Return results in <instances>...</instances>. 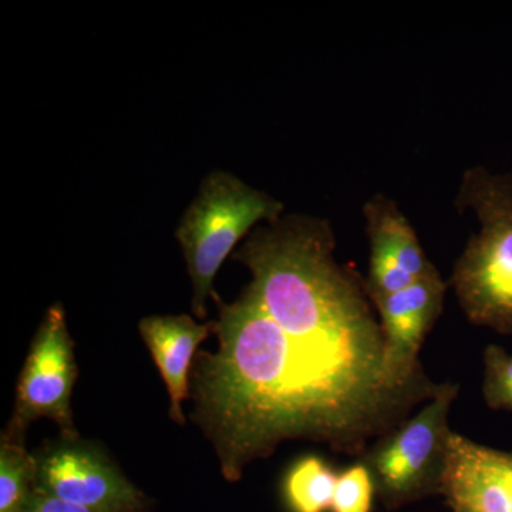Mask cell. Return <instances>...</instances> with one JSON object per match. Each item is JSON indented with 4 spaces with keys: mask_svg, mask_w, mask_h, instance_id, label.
I'll return each mask as SVG.
<instances>
[{
    "mask_svg": "<svg viewBox=\"0 0 512 512\" xmlns=\"http://www.w3.org/2000/svg\"><path fill=\"white\" fill-rule=\"evenodd\" d=\"M215 302L218 348L195 360L192 394L228 480L285 441L362 458L439 392L393 365L365 279L335 259L266 266Z\"/></svg>",
    "mask_w": 512,
    "mask_h": 512,
    "instance_id": "6da1fadb",
    "label": "cell"
},
{
    "mask_svg": "<svg viewBox=\"0 0 512 512\" xmlns=\"http://www.w3.org/2000/svg\"><path fill=\"white\" fill-rule=\"evenodd\" d=\"M456 207L473 212L480 229L454 262L448 288L471 325L512 336V171L468 168Z\"/></svg>",
    "mask_w": 512,
    "mask_h": 512,
    "instance_id": "7a4b0ae2",
    "label": "cell"
},
{
    "mask_svg": "<svg viewBox=\"0 0 512 512\" xmlns=\"http://www.w3.org/2000/svg\"><path fill=\"white\" fill-rule=\"evenodd\" d=\"M284 210L282 201L227 171H212L202 180L175 231L191 278L192 311L197 318L207 316L208 299L218 301L214 281L225 259L256 225L279 220Z\"/></svg>",
    "mask_w": 512,
    "mask_h": 512,
    "instance_id": "3957f363",
    "label": "cell"
},
{
    "mask_svg": "<svg viewBox=\"0 0 512 512\" xmlns=\"http://www.w3.org/2000/svg\"><path fill=\"white\" fill-rule=\"evenodd\" d=\"M458 392L460 384L441 383L433 399L359 458L369 468L377 493L389 507L441 493L448 444L454 433L448 417Z\"/></svg>",
    "mask_w": 512,
    "mask_h": 512,
    "instance_id": "277c9868",
    "label": "cell"
},
{
    "mask_svg": "<svg viewBox=\"0 0 512 512\" xmlns=\"http://www.w3.org/2000/svg\"><path fill=\"white\" fill-rule=\"evenodd\" d=\"M76 379V357L66 312L62 303H55L47 309L30 345L16 390L15 413L3 433L25 439L30 423L49 419L60 427L64 439H77L70 403Z\"/></svg>",
    "mask_w": 512,
    "mask_h": 512,
    "instance_id": "5b68a950",
    "label": "cell"
},
{
    "mask_svg": "<svg viewBox=\"0 0 512 512\" xmlns=\"http://www.w3.org/2000/svg\"><path fill=\"white\" fill-rule=\"evenodd\" d=\"M39 493L96 512H140L143 494L103 451L63 439L33 454Z\"/></svg>",
    "mask_w": 512,
    "mask_h": 512,
    "instance_id": "8992f818",
    "label": "cell"
},
{
    "mask_svg": "<svg viewBox=\"0 0 512 512\" xmlns=\"http://www.w3.org/2000/svg\"><path fill=\"white\" fill-rule=\"evenodd\" d=\"M447 288V282L436 271L416 279L403 291L372 298L387 353L397 369L406 373L424 369L420 349L441 316Z\"/></svg>",
    "mask_w": 512,
    "mask_h": 512,
    "instance_id": "52a82bcc",
    "label": "cell"
},
{
    "mask_svg": "<svg viewBox=\"0 0 512 512\" xmlns=\"http://www.w3.org/2000/svg\"><path fill=\"white\" fill-rule=\"evenodd\" d=\"M138 329L170 394L171 419L184 424L183 402L190 394L191 365L198 346L214 326L201 325L188 315H154L141 319Z\"/></svg>",
    "mask_w": 512,
    "mask_h": 512,
    "instance_id": "ba28073f",
    "label": "cell"
},
{
    "mask_svg": "<svg viewBox=\"0 0 512 512\" xmlns=\"http://www.w3.org/2000/svg\"><path fill=\"white\" fill-rule=\"evenodd\" d=\"M363 217L370 249L389 255L403 271L416 279L437 271L421 247L412 224L396 202L386 195H375L363 207Z\"/></svg>",
    "mask_w": 512,
    "mask_h": 512,
    "instance_id": "9c48e42d",
    "label": "cell"
},
{
    "mask_svg": "<svg viewBox=\"0 0 512 512\" xmlns=\"http://www.w3.org/2000/svg\"><path fill=\"white\" fill-rule=\"evenodd\" d=\"M336 480L335 471L322 458H302L293 464L285 478L286 501L293 512L332 510Z\"/></svg>",
    "mask_w": 512,
    "mask_h": 512,
    "instance_id": "30bf717a",
    "label": "cell"
},
{
    "mask_svg": "<svg viewBox=\"0 0 512 512\" xmlns=\"http://www.w3.org/2000/svg\"><path fill=\"white\" fill-rule=\"evenodd\" d=\"M35 456L25 439L3 433L0 443V512H25L35 493Z\"/></svg>",
    "mask_w": 512,
    "mask_h": 512,
    "instance_id": "8fae6325",
    "label": "cell"
},
{
    "mask_svg": "<svg viewBox=\"0 0 512 512\" xmlns=\"http://www.w3.org/2000/svg\"><path fill=\"white\" fill-rule=\"evenodd\" d=\"M484 403L494 412L512 413V353L501 346H485L483 352Z\"/></svg>",
    "mask_w": 512,
    "mask_h": 512,
    "instance_id": "7c38bea8",
    "label": "cell"
},
{
    "mask_svg": "<svg viewBox=\"0 0 512 512\" xmlns=\"http://www.w3.org/2000/svg\"><path fill=\"white\" fill-rule=\"evenodd\" d=\"M375 483L369 468L357 461L355 466L339 474L333 494V512H370L372 511Z\"/></svg>",
    "mask_w": 512,
    "mask_h": 512,
    "instance_id": "4fadbf2b",
    "label": "cell"
},
{
    "mask_svg": "<svg viewBox=\"0 0 512 512\" xmlns=\"http://www.w3.org/2000/svg\"><path fill=\"white\" fill-rule=\"evenodd\" d=\"M414 281L416 278L403 271L389 255L377 249H370L369 275L366 279L370 299L403 291Z\"/></svg>",
    "mask_w": 512,
    "mask_h": 512,
    "instance_id": "5bb4252c",
    "label": "cell"
},
{
    "mask_svg": "<svg viewBox=\"0 0 512 512\" xmlns=\"http://www.w3.org/2000/svg\"><path fill=\"white\" fill-rule=\"evenodd\" d=\"M25 512H96L89 508L79 507L59 500V498L50 497V495L39 493L35 490L32 498H30L28 507Z\"/></svg>",
    "mask_w": 512,
    "mask_h": 512,
    "instance_id": "9a60e30c",
    "label": "cell"
},
{
    "mask_svg": "<svg viewBox=\"0 0 512 512\" xmlns=\"http://www.w3.org/2000/svg\"><path fill=\"white\" fill-rule=\"evenodd\" d=\"M505 464H507L508 481H510L511 497H512V451H505ZM512 512V504H511Z\"/></svg>",
    "mask_w": 512,
    "mask_h": 512,
    "instance_id": "2e32d148",
    "label": "cell"
}]
</instances>
